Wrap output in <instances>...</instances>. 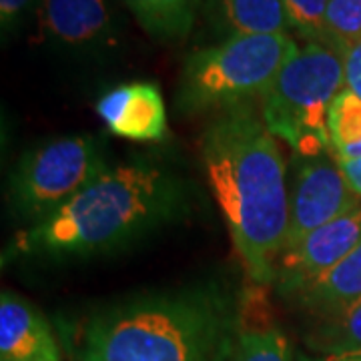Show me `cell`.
Here are the masks:
<instances>
[{
	"label": "cell",
	"mask_w": 361,
	"mask_h": 361,
	"mask_svg": "<svg viewBox=\"0 0 361 361\" xmlns=\"http://www.w3.org/2000/svg\"><path fill=\"white\" fill-rule=\"evenodd\" d=\"M201 157L247 277L275 283L289 227V177L277 139L251 106H239L207 127Z\"/></svg>",
	"instance_id": "1"
},
{
	"label": "cell",
	"mask_w": 361,
	"mask_h": 361,
	"mask_svg": "<svg viewBox=\"0 0 361 361\" xmlns=\"http://www.w3.org/2000/svg\"><path fill=\"white\" fill-rule=\"evenodd\" d=\"M239 310L219 285L123 299L65 323L77 361H231Z\"/></svg>",
	"instance_id": "2"
},
{
	"label": "cell",
	"mask_w": 361,
	"mask_h": 361,
	"mask_svg": "<svg viewBox=\"0 0 361 361\" xmlns=\"http://www.w3.org/2000/svg\"><path fill=\"white\" fill-rule=\"evenodd\" d=\"M187 211L183 180L153 161L111 165L49 219L16 233L4 261L109 253L139 241Z\"/></svg>",
	"instance_id": "3"
},
{
	"label": "cell",
	"mask_w": 361,
	"mask_h": 361,
	"mask_svg": "<svg viewBox=\"0 0 361 361\" xmlns=\"http://www.w3.org/2000/svg\"><path fill=\"white\" fill-rule=\"evenodd\" d=\"M291 35L233 37L193 52L183 66L177 90L179 111H231L263 99L297 52Z\"/></svg>",
	"instance_id": "4"
},
{
	"label": "cell",
	"mask_w": 361,
	"mask_h": 361,
	"mask_svg": "<svg viewBox=\"0 0 361 361\" xmlns=\"http://www.w3.org/2000/svg\"><path fill=\"white\" fill-rule=\"evenodd\" d=\"M343 89V65L337 51L323 42H305L261 99V118L275 139L291 147L293 157L334 153L327 113Z\"/></svg>",
	"instance_id": "5"
},
{
	"label": "cell",
	"mask_w": 361,
	"mask_h": 361,
	"mask_svg": "<svg viewBox=\"0 0 361 361\" xmlns=\"http://www.w3.org/2000/svg\"><path fill=\"white\" fill-rule=\"evenodd\" d=\"M109 167L103 142L94 137L47 142L18 161L11 175V205L30 225L49 219Z\"/></svg>",
	"instance_id": "6"
},
{
	"label": "cell",
	"mask_w": 361,
	"mask_h": 361,
	"mask_svg": "<svg viewBox=\"0 0 361 361\" xmlns=\"http://www.w3.org/2000/svg\"><path fill=\"white\" fill-rule=\"evenodd\" d=\"M360 205L361 197L351 191L334 153L293 157V173L289 177V227L283 253L310 233Z\"/></svg>",
	"instance_id": "7"
},
{
	"label": "cell",
	"mask_w": 361,
	"mask_h": 361,
	"mask_svg": "<svg viewBox=\"0 0 361 361\" xmlns=\"http://www.w3.org/2000/svg\"><path fill=\"white\" fill-rule=\"evenodd\" d=\"M361 241V205L303 237L277 263L275 285L293 297L337 265Z\"/></svg>",
	"instance_id": "8"
},
{
	"label": "cell",
	"mask_w": 361,
	"mask_h": 361,
	"mask_svg": "<svg viewBox=\"0 0 361 361\" xmlns=\"http://www.w3.org/2000/svg\"><path fill=\"white\" fill-rule=\"evenodd\" d=\"M39 35L68 52H92L115 42V14L109 0H40Z\"/></svg>",
	"instance_id": "9"
},
{
	"label": "cell",
	"mask_w": 361,
	"mask_h": 361,
	"mask_svg": "<svg viewBox=\"0 0 361 361\" xmlns=\"http://www.w3.org/2000/svg\"><path fill=\"white\" fill-rule=\"evenodd\" d=\"M97 115L116 137L157 142L169 133L167 109L155 82L137 80L106 90L97 101Z\"/></svg>",
	"instance_id": "10"
},
{
	"label": "cell",
	"mask_w": 361,
	"mask_h": 361,
	"mask_svg": "<svg viewBox=\"0 0 361 361\" xmlns=\"http://www.w3.org/2000/svg\"><path fill=\"white\" fill-rule=\"evenodd\" d=\"M0 361H61L51 323L13 291L0 297Z\"/></svg>",
	"instance_id": "11"
},
{
	"label": "cell",
	"mask_w": 361,
	"mask_h": 361,
	"mask_svg": "<svg viewBox=\"0 0 361 361\" xmlns=\"http://www.w3.org/2000/svg\"><path fill=\"white\" fill-rule=\"evenodd\" d=\"M205 14L223 39L289 35L283 0H203Z\"/></svg>",
	"instance_id": "12"
},
{
	"label": "cell",
	"mask_w": 361,
	"mask_h": 361,
	"mask_svg": "<svg viewBox=\"0 0 361 361\" xmlns=\"http://www.w3.org/2000/svg\"><path fill=\"white\" fill-rule=\"evenodd\" d=\"M361 297V241L353 251L334 265L319 279L303 287L299 293L291 297L303 307L322 315L327 311L337 310L345 303H351Z\"/></svg>",
	"instance_id": "13"
},
{
	"label": "cell",
	"mask_w": 361,
	"mask_h": 361,
	"mask_svg": "<svg viewBox=\"0 0 361 361\" xmlns=\"http://www.w3.org/2000/svg\"><path fill=\"white\" fill-rule=\"evenodd\" d=\"M139 25L155 39H185L195 25L201 0H125Z\"/></svg>",
	"instance_id": "14"
},
{
	"label": "cell",
	"mask_w": 361,
	"mask_h": 361,
	"mask_svg": "<svg viewBox=\"0 0 361 361\" xmlns=\"http://www.w3.org/2000/svg\"><path fill=\"white\" fill-rule=\"evenodd\" d=\"M307 343L323 355L361 353V297L322 313L307 337Z\"/></svg>",
	"instance_id": "15"
},
{
	"label": "cell",
	"mask_w": 361,
	"mask_h": 361,
	"mask_svg": "<svg viewBox=\"0 0 361 361\" xmlns=\"http://www.w3.org/2000/svg\"><path fill=\"white\" fill-rule=\"evenodd\" d=\"M331 151L339 161L361 157V99L349 89L336 97L327 113Z\"/></svg>",
	"instance_id": "16"
},
{
	"label": "cell",
	"mask_w": 361,
	"mask_h": 361,
	"mask_svg": "<svg viewBox=\"0 0 361 361\" xmlns=\"http://www.w3.org/2000/svg\"><path fill=\"white\" fill-rule=\"evenodd\" d=\"M231 361H291V345L277 327H243Z\"/></svg>",
	"instance_id": "17"
},
{
	"label": "cell",
	"mask_w": 361,
	"mask_h": 361,
	"mask_svg": "<svg viewBox=\"0 0 361 361\" xmlns=\"http://www.w3.org/2000/svg\"><path fill=\"white\" fill-rule=\"evenodd\" d=\"M357 39H361V0H329L323 44L339 51Z\"/></svg>",
	"instance_id": "18"
},
{
	"label": "cell",
	"mask_w": 361,
	"mask_h": 361,
	"mask_svg": "<svg viewBox=\"0 0 361 361\" xmlns=\"http://www.w3.org/2000/svg\"><path fill=\"white\" fill-rule=\"evenodd\" d=\"M329 0H283L291 30L305 42H323Z\"/></svg>",
	"instance_id": "19"
},
{
	"label": "cell",
	"mask_w": 361,
	"mask_h": 361,
	"mask_svg": "<svg viewBox=\"0 0 361 361\" xmlns=\"http://www.w3.org/2000/svg\"><path fill=\"white\" fill-rule=\"evenodd\" d=\"M337 54L341 56V65H343L345 89L361 99V39L341 47Z\"/></svg>",
	"instance_id": "20"
},
{
	"label": "cell",
	"mask_w": 361,
	"mask_h": 361,
	"mask_svg": "<svg viewBox=\"0 0 361 361\" xmlns=\"http://www.w3.org/2000/svg\"><path fill=\"white\" fill-rule=\"evenodd\" d=\"M35 0H0V25L2 32L13 30L14 25L23 18V14L32 6Z\"/></svg>",
	"instance_id": "21"
},
{
	"label": "cell",
	"mask_w": 361,
	"mask_h": 361,
	"mask_svg": "<svg viewBox=\"0 0 361 361\" xmlns=\"http://www.w3.org/2000/svg\"><path fill=\"white\" fill-rule=\"evenodd\" d=\"M339 167L343 171L345 180H348V185L351 187V191L357 195V197H361V159L339 161Z\"/></svg>",
	"instance_id": "22"
},
{
	"label": "cell",
	"mask_w": 361,
	"mask_h": 361,
	"mask_svg": "<svg viewBox=\"0 0 361 361\" xmlns=\"http://www.w3.org/2000/svg\"><path fill=\"white\" fill-rule=\"evenodd\" d=\"M301 361H331V360H329L327 355H323V357H319V360H307V357H303Z\"/></svg>",
	"instance_id": "23"
}]
</instances>
